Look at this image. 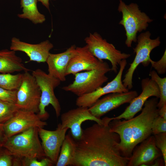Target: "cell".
I'll use <instances>...</instances> for the list:
<instances>
[{
    "label": "cell",
    "instance_id": "cell-1",
    "mask_svg": "<svg viewBox=\"0 0 166 166\" xmlns=\"http://www.w3.org/2000/svg\"><path fill=\"white\" fill-rule=\"evenodd\" d=\"M83 129L80 139L75 140L76 151L72 166H126L129 158L119 150V135L111 131L109 117Z\"/></svg>",
    "mask_w": 166,
    "mask_h": 166
},
{
    "label": "cell",
    "instance_id": "cell-2",
    "mask_svg": "<svg viewBox=\"0 0 166 166\" xmlns=\"http://www.w3.org/2000/svg\"><path fill=\"white\" fill-rule=\"evenodd\" d=\"M158 98L147 100L141 113L135 117L123 121L113 119L109 123L110 130L119 136L118 147L123 156L129 158L138 144L151 136L152 125L158 116Z\"/></svg>",
    "mask_w": 166,
    "mask_h": 166
},
{
    "label": "cell",
    "instance_id": "cell-3",
    "mask_svg": "<svg viewBox=\"0 0 166 166\" xmlns=\"http://www.w3.org/2000/svg\"><path fill=\"white\" fill-rule=\"evenodd\" d=\"M38 128H33L4 138L2 147L15 157L39 159L46 157L39 138Z\"/></svg>",
    "mask_w": 166,
    "mask_h": 166
},
{
    "label": "cell",
    "instance_id": "cell-4",
    "mask_svg": "<svg viewBox=\"0 0 166 166\" xmlns=\"http://www.w3.org/2000/svg\"><path fill=\"white\" fill-rule=\"evenodd\" d=\"M118 10L122 14V19L119 24L123 26L125 31V44L128 47H131L132 42H137V33L146 30L148 23L153 20L145 13L141 12L136 3L128 5L120 0Z\"/></svg>",
    "mask_w": 166,
    "mask_h": 166
},
{
    "label": "cell",
    "instance_id": "cell-5",
    "mask_svg": "<svg viewBox=\"0 0 166 166\" xmlns=\"http://www.w3.org/2000/svg\"><path fill=\"white\" fill-rule=\"evenodd\" d=\"M32 74L34 77L41 92L38 114L43 120L47 119L49 115L45 108L50 104L55 110L57 117H58L60 115L61 108L54 90L60 84L61 81L40 69L33 71Z\"/></svg>",
    "mask_w": 166,
    "mask_h": 166
},
{
    "label": "cell",
    "instance_id": "cell-6",
    "mask_svg": "<svg viewBox=\"0 0 166 166\" xmlns=\"http://www.w3.org/2000/svg\"><path fill=\"white\" fill-rule=\"evenodd\" d=\"M111 71L109 66L75 74L74 80L62 89L78 97L92 92L102 86L108 79L106 74Z\"/></svg>",
    "mask_w": 166,
    "mask_h": 166
},
{
    "label": "cell",
    "instance_id": "cell-7",
    "mask_svg": "<svg viewBox=\"0 0 166 166\" xmlns=\"http://www.w3.org/2000/svg\"><path fill=\"white\" fill-rule=\"evenodd\" d=\"M151 34L149 31L141 33L137 37V44L133 48L135 57L130 64L122 81L124 86L129 90L133 87L132 79L134 71L141 63L144 66H148L150 63V54L152 51L160 45L161 42L160 37L155 39L150 38Z\"/></svg>",
    "mask_w": 166,
    "mask_h": 166
},
{
    "label": "cell",
    "instance_id": "cell-8",
    "mask_svg": "<svg viewBox=\"0 0 166 166\" xmlns=\"http://www.w3.org/2000/svg\"><path fill=\"white\" fill-rule=\"evenodd\" d=\"M84 40L92 54L100 61H109L112 65L111 71L116 73L121 61L131 56L116 49L113 45L108 42L97 32L89 33Z\"/></svg>",
    "mask_w": 166,
    "mask_h": 166
},
{
    "label": "cell",
    "instance_id": "cell-9",
    "mask_svg": "<svg viewBox=\"0 0 166 166\" xmlns=\"http://www.w3.org/2000/svg\"><path fill=\"white\" fill-rule=\"evenodd\" d=\"M41 92L34 77L29 71L24 72L21 85L17 91L16 105L19 109L38 113Z\"/></svg>",
    "mask_w": 166,
    "mask_h": 166
},
{
    "label": "cell",
    "instance_id": "cell-10",
    "mask_svg": "<svg viewBox=\"0 0 166 166\" xmlns=\"http://www.w3.org/2000/svg\"><path fill=\"white\" fill-rule=\"evenodd\" d=\"M47 125L38 113L19 109L2 126L4 138L12 136L34 127L43 128Z\"/></svg>",
    "mask_w": 166,
    "mask_h": 166
},
{
    "label": "cell",
    "instance_id": "cell-11",
    "mask_svg": "<svg viewBox=\"0 0 166 166\" xmlns=\"http://www.w3.org/2000/svg\"><path fill=\"white\" fill-rule=\"evenodd\" d=\"M127 64L126 59L122 60L119 64L120 69L116 77L105 85L91 93L78 97L76 101L78 107L89 108L103 95L113 93L127 92L129 89L124 85L122 77Z\"/></svg>",
    "mask_w": 166,
    "mask_h": 166
},
{
    "label": "cell",
    "instance_id": "cell-12",
    "mask_svg": "<svg viewBox=\"0 0 166 166\" xmlns=\"http://www.w3.org/2000/svg\"><path fill=\"white\" fill-rule=\"evenodd\" d=\"M61 124L63 128L70 129V133L75 140L81 137L83 131L82 124L87 121H92L99 124L105 123L103 119L94 116L86 107H78L62 113L61 117Z\"/></svg>",
    "mask_w": 166,
    "mask_h": 166
},
{
    "label": "cell",
    "instance_id": "cell-13",
    "mask_svg": "<svg viewBox=\"0 0 166 166\" xmlns=\"http://www.w3.org/2000/svg\"><path fill=\"white\" fill-rule=\"evenodd\" d=\"M69 128H62L59 123L56 130L53 131L45 129L42 128H38L39 137L46 157L56 164L59 155L61 147Z\"/></svg>",
    "mask_w": 166,
    "mask_h": 166
},
{
    "label": "cell",
    "instance_id": "cell-14",
    "mask_svg": "<svg viewBox=\"0 0 166 166\" xmlns=\"http://www.w3.org/2000/svg\"><path fill=\"white\" fill-rule=\"evenodd\" d=\"M103 61H100L91 52L86 45L77 47L76 52L70 59L66 72V76L83 71H89L109 66Z\"/></svg>",
    "mask_w": 166,
    "mask_h": 166
},
{
    "label": "cell",
    "instance_id": "cell-15",
    "mask_svg": "<svg viewBox=\"0 0 166 166\" xmlns=\"http://www.w3.org/2000/svg\"><path fill=\"white\" fill-rule=\"evenodd\" d=\"M141 86L142 92L140 94L132 100L121 114L116 117L110 118L111 121L113 119H131L141 110L144 104L149 98L154 97L159 98L160 92L158 85L150 78L147 77L142 79Z\"/></svg>",
    "mask_w": 166,
    "mask_h": 166
},
{
    "label": "cell",
    "instance_id": "cell-16",
    "mask_svg": "<svg viewBox=\"0 0 166 166\" xmlns=\"http://www.w3.org/2000/svg\"><path fill=\"white\" fill-rule=\"evenodd\" d=\"M138 95L135 90L110 93L99 99L88 108L89 109L94 116L100 118L105 114L121 105L130 103Z\"/></svg>",
    "mask_w": 166,
    "mask_h": 166
},
{
    "label": "cell",
    "instance_id": "cell-17",
    "mask_svg": "<svg viewBox=\"0 0 166 166\" xmlns=\"http://www.w3.org/2000/svg\"><path fill=\"white\" fill-rule=\"evenodd\" d=\"M134 149L127 166H150L162 156L156 146L154 136H151Z\"/></svg>",
    "mask_w": 166,
    "mask_h": 166
},
{
    "label": "cell",
    "instance_id": "cell-18",
    "mask_svg": "<svg viewBox=\"0 0 166 166\" xmlns=\"http://www.w3.org/2000/svg\"><path fill=\"white\" fill-rule=\"evenodd\" d=\"M53 47V45L49 40L37 44H32L13 37L11 40L10 49L15 52H23L29 57V61L41 63L46 62L50 53V51Z\"/></svg>",
    "mask_w": 166,
    "mask_h": 166
},
{
    "label": "cell",
    "instance_id": "cell-19",
    "mask_svg": "<svg viewBox=\"0 0 166 166\" xmlns=\"http://www.w3.org/2000/svg\"><path fill=\"white\" fill-rule=\"evenodd\" d=\"M76 47L73 45L62 53H50L46 62L48 65V74L61 82L65 81L67 67L70 59L76 52Z\"/></svg>",
    "mask_w": 166,
    "mask_h": 166
},
{
    "label": "cell",
    "instance_id": "cell-20",
    "mask_svg": "<svg viewBox=\"0 0 166 166\" xmlns=\"http://www.w3.org/2000/svg\"><path fill=\"white\" fill-rule=\"evenodd\" d=\"M30 70L22 63V58L16 55L15 51L8 49L0 50V73Z\"/></svg>",
    "mask_w": 166,
    "mask_h": 166
},
{
    "label": "cell",
    "instance_id": "cell-21",
    "mask_svg": "<svg viewBox=\"0 0 166 166\" xmlns=\"http://www.w3.org/2000/svg\"><path fill=\"white\" fill-rule=\"evenodd\" d=\"M76 151L75 141L69 134L66 135L62 144L56 166H72Z\"/></svg>",
    "mask_w": 166,
    "mask_h": 166
},
{
    "label": "cell",
    "instance_id": "cell-22",
    "mask_svg": "<svg viewBox=\"0 0 166 166\" xmlns=\"http://www.w3.org/2000/svg\"><path fill=\"white\" fill-rule=\"evenodd\" d=\"M38 0H21V7L22 13L18 14L20 18L27 19L35 24L43 23L45 20V16L38 11L37 6Z\"/></svg>",
    "mask_w": 166,
    "mask_h": 166
},
{
    "label": "cell",
    "instance_id": "cell-23",
    "mask_svg": "<svg viewBox=\"0 0 166 166\" xmlns=\"http://www.w3.org/2000/svg\"><path fill=\"white\" fill-rule=\"evenodd\" d=\"M23 77V73H0V87L8 90L17 91L21 85Z\"/></svg>",
    "mask_w": 166,
    "mask_h": 166
},
{
    "label": "cell",
    "instance_id": "cell-24",
    "mask_svg": "<svg viewBox=\"0 0 166 166\" xmlns=\"http://www.w3.org/2000/svg\"><path fill=\"white\" fill-rule=\"evenodd\" d=\"M19 109L15 103L0 100V127H2Z\"/></svg>",
    "mask_w": 166,
    "mask_h": 166
},
{
    "label": "cell",
    "instance_id": "cell-25",
    "mask_svg": "<svg viewBox=\"0 0 166 166\" xmlns=\"http://www.w3.org/2000/svg\"><path fill=\"white\" fill-rule=\"evenodd\" d=\"M151 79L158 85L160 92V100L157 106L158 109L166 104V77H160L155 70L151 71L149 73Z\"/></svg>",
    "mask_w": 166,
    "mask_h": 166
},
{
    "label": "cell",
    "instance_id": "cell-26",
    "mask_svg": "<svg viewBox=\"0 0 166 166\" xmlns=\"http://www.w3.org/2000/svg\"><path fill=\"white\" fill-rule=\"evenodd\" d=\"M36 158H23L22 166H51L54 164L49 158L45 157L41 160Z\"/></svg>",
    "mask_w": 166,
    "mask_h": 166
},
{
    "label": "cell",
    "instance_id": "cell-27",
    "mask_svg": "<svg viewBox=\"0 0 166 166\" xmlns=\"http://www.w3.org/2000/svg\"><path fill=\"white\" fill-rule=\"evenodd\" d=\"M156 146L160 150L166 166V132L154 135Z\"/></svg>",
    "mask_w": 166,
    "mask_h": 166
},
{
    "label": "cell",
    "instance_id": "cell-28",
    "mask_svg": "<svg viewBox=\"0 0 166 166\" xmlns=\"http://www.w3.org/2000/svg\"><path fill=\"white\" fill-rule=\"evenodd\" d=\"M152 131L154 135L166 132V119L159 115L155 118L152 123Z\"/></svg>",
    "mask_w": 166,
    "mask_h": 166
},
{
    "label": "cell",
    "instance_id": "cell-29",
    "mask_svg": "<svg viewBox=\"0 0 166 166\" xmlns=\"http://www.w3.org/2000/svg\"><path fill=\"white\" fill-rule=\"evenodd\" d=\"M150 62L152 67L155 69L158 74H163L166 72V50L160 60L157 61L152 60L151 58Z\"/></svg>",
    "mask_w": 166,
    "mask_h": 166
},
{
    "label": "cell",
    "instance_id": "cell-30",
    "mask_svg": "<svg viewBox=\"0 0 166 166\" xmlns=\"http://www.w3.org/2000/svg\"><path fill=\"white\" fill-rule=\"evenodd\" d=\"M14 158L5 148H0V166H13Z\"/></svg>",
    "mask_w": 166,
    "mask_h": 166
},
{
    "label": "cell",
    "instance_id": "cell-31",
    "mask_svg": "<svg viewBox=\"0 0 166 166\" xmlns=\"http://www.w3.org/2000/svg\"><path fill=\"white\" fill-rule=\"evenodd\" d=\"M17 91L8 90L0 87V100L16 104Z\"/></svg>",
    "mask_w": 166,
    "mask_h": 166
},
{
    "label": "cell",
    "instance_id": "cell-32",
    "mask_svg": "<svg viewBox=\"0 0 166 166\" xmlns=\"http://www.w3.org/2000/svg\"><path fill=\"white\" fill-rule=\"evenodd\" d=\"M159 115L166 119V104L159 109Z\"/></svg>",
    "mask_w": 166,
    "mask_h": 166
},
{
    "label": "cell",
    "instance_id": "cell-33",
    "mask_svg": "<svg viewBox=\"0 0 166 166\" xmlns=\"http://www.w3.org/2000/svg\"><path fill=\"white\" fill-rule=\"evenodd\" d=\"M49 0H38V1L41 2L42 4L47 9L49 10Z\"/></svg>",
    "mask_w": 166,
    "mask_h": 166
},
{
    "label": "cell",
    "instance_id": "cell-34",
    "mask_svg": "<svg viewBox=\"0 0 166 166\" xmlns=\"http://www.w3.org/2000/svg\"><path fill=\"white\" fill-rule=\"evenodd\" d=\"M4 138V136L2 127H0V148L2 147Z\"/></svg>",
    "mask_w": 166,
    "mask_h": 166
},
{
    "label": "cell",
    "instance_id": "cell-35",
    "mask_svg": "<svg viewBox=\"0 0 166 166\" xmlns=\"http://www.w3.org/2000/svg\"><path fill=\"white\" fill-rule=\"evenodd\" d=\"M53 0L55 1V0Z\"/></svg>",
    "mask_w": 166,
    "mask_h": 166
},
{
    "label": "cell",
    "instance_id": "cell-36",
    "mask_svg": "<svg viewBox=\"0 0 166 166\" xmlns=\"http://www.w3.org/2000/svg\"><path fill=\"white\" fill-rule=\"evenodd\" d=\"M166 0H165V1H166Z\"/></svg>",
    "mask_w": 166,
    "mask_h": 166
}]
</instances>
